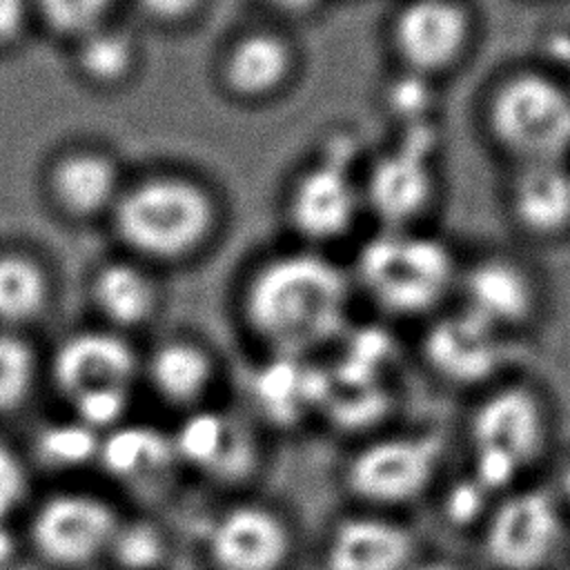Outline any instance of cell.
<instances>
[{"mask_svg":"<svg viewBox=\"0 0 570 570\" xmlns=\"http://www.w3.org/2000/svg\"><path fill=\"white\" fill-rule=\"evenodd\" d=\"M356 287L350 265L292 243L256 258L236 287L245 327L276 352L294 354L341 334Z\"/></svg>","mask_w":570,"mask_h":570,"instance_id":"cell-1","label":"cell"},{"mask_svg":"<svg viewBox=\"0 0 570 570\" xmlns=\"http://www.w3.org/2000/svg\"><path fill=\"white\" fill-rule=\"evenodd\" d=\"M223 220V198L209 180L180 167H154L127 176L105 225L122 254L160 272L205 256Z\"/></svg>","mask_w":570,"mask_h":570,"instance_id":"cell-2","label":"cell"},{"mask_svg":"<svg viewBox=\"0 0 570 570\" xmlns=\"http://www.w3.org/2000/svg\"><path fill=\"white\" fill-rule=\"evenodd\" d=\"M350 274L356 296L390 316L434 312L459 287L454 252L423 227H376L363 238Z\"/></svg>","mask_w":570,"mask_h":570,"instance_id":"cell-3","label":"cell"},{"mask_svg":"<svg viewBox=\"0 0 570 570\" xmlns=\"http://www.w3.org/2000/svg\"><path fill=\"white\" fill-rule=\"evenodd\" d=\"M485 122L517 165L568 160L570 87L541 71H519L490 94Z\"/></svg>","mask_w":570,"mask_h":570,"instance_id":"cell-4","label":"cell"},{"mask_svg":"<svg viewBox=\"0 0 570 570\" xmlns=\"http://www.w3.org/2000/svg\"><path fill=\"white\" fill-rule=\"evenodd\" d=\"M350 156L327 147L289 176L281 209L294 243L330 252L365 218L361 169Z\"/></svg>","mask_w":570,"mask_h":570,"instance_id":"cell-5","label":"cell"},{"mask_svg":"<svg viewBox=\"0 0 570 570\" xmlns=\"http://www.w3.org/2000/svg\"><path fill=\"white\" fill-rule=\"evenodd\" d=\"M301 49L287 27L263 22L234 31L216 53L218 91L243 107L283 98L301 73Z\"/></svg>","mask_w":570,"mask_h":570,"instance_id":"cell-6","label":"cell"},{"mask_svg":"<svg viewBox=\"0 0 570 570\" xmlns=\"http://www.w3.org/2000/svg\"><path fill=\"white\" fill-rule=\"evenodd\" d=\"M436 187L425 125L405 129L399 142L361 167L365 216L376 227H421V218L436 198Z\"/></svg>","mask_w":570,"mask_h":570,"instance_id":"cell-7","label":"cell"},{"mask_svg":"<svg viewBox=\"0 0 570 570\" xmlns=\"http://www.w3.org/2000/svg\"><path fill=\"white\" fill-rule=\"evenodd\" d=\"M472 31V16L461 0H401L385 27L399 71L425 80H434L461 62Z\"/></svg>","mask_w":570,"mask_h":570,"instance_id":"cell-8","label":"cell"},{"mask_svg":"<svg viewBox=\"0 0 570 570\" xmlns=\"http://www.w3.org/2000/svg\"><path fill=\"white\" fill-rule=\"evenodd\" d=\"M127 174L118 156L91 140L60 145L42 165V198L69 225L107 223Z\"/></svg>","mask_w":570,"mask_h":570,"instance_id":"cell-9","label":"cell"},{"mask_svg":"<svg viewBox=\"0 0 570 570\" xmlns=\"http://www.w3.org/2000/svg\"><path fill=\"white\" fill-rule=\"evenodd\" d=\"M85 294L100 325L120 334L149 325L165 305L160 272L122 252L91 267Z\"/></svg>","mask_w":570,"mask_h":570,"instance_id":"cell-10","label":"cell"},{"mask_svg":"<svg viewBox=\"0 0 570 570\" xmlns=\"http://www.w3.org/2000/svg\"><path fill=\"white\" fill-rule=\"evenodd\" d=\"M136 374V352L125 334L109 327H87L65 336L53 354V379L71 396L122 390Z\"/></svg>","mask_w":570,"mask_h":570,"instance_id":"cell-11","label":"cell"},{"mask_svg":"<svg viewBox=\"0 0 570 570\" xmlns=\"http://www.w3.org/2000/svg\"><path fill=\"white\" fill-rule=\"evenodd\" d=\"M559 541V517L550 499L523 492L508 499L488 530L490 557L512 570L534 568L548 559Z\"/></svg>","mask_w":570,"mask_h":570,"instance_id":"cell-12","label":"cell"},{"mask_svg":"<svg viewBox=\"0 0 570 570\" xmlns=\"http://www.w3.org/2000/svg\"><path fill=\"white\" fill-rule=\"evenodd\" d=\"M463 307L494 330L519 325L539 305V292L528 269L510 258L490 256L461 272Z\"/></svg>","mask_w":570,"mask_h":570,"instance_id":"cell-13","label":"cell"},{"mask_svg":"<svg viewBox=\"0 0 570 570\" xmlns=\"http://www.w3.org/2000/svg\"><path fill=\"white\" fill-rule=\"evenodd\" d=\"M116 523L107 505L89 497H56L36 517L33 537L45 557L80 563L111 541Z\"/></svg>","mask_w":570,"mask_h":570,"instance_id":"cell-14","label":"cell"},{"mask_svg":"<svg viewBox=\"0 0 570 570\" xmlns=\"http://www.w3.org/2000/svg\"><path fill=\"white\" fill-rule=\"evenodd\" d=\"M436 443L430 439L383 441L356 456L350 470L352 488L370 499L399 501L407 499L428 481Z\"/></svg>","mask_w":570,"mask_h":570,"instance_id":"cell-15","label":"cell"},{"mask_svg":"<svg viewBox=\"0 0 570 570\" xmlns=\"http://www.w3.org/2000/svg\"><path fill=\"white\" fill-rule=\"evenodd\" d=\"M67 47L73 78L96 94H116L129 87L145 60L138 33L118 18Z\"/></svg>","mask_w":570,"mask_h":570,"instance_id":"cell-16","label":"cell"},{"mask_svg":"<svg viewBox=\"0 0 570 570\" xmlns=\"http://www.w3.org/2000/svg\"><path fill=\"white\" fill-rule=\"evenodd\" d=\"M512 218L532 236H559L570 229V163L543 160L517 165L510 180Z\"/></svg>","mask_w":570,"mask_h":570,"instance_id":"cell-17","label":"cell"},{"mask_svg":"<svg viewBox=\"0 0 570 570\" xmlns=\"http://www.w3.org/2000/svg\"><path fill=\"white\" fill-rule=\"evenodd\" d=\"M499 330L461 307L439 318L425 338L430 363L448 379L479 381L501 361Z\"/></svg>","mask_w":570,"mask_h":570,"instance_id":"cell-18","label":"cell"},{"mask_svg":"<svg viewBox=\"0 0 570 570\" xmlns=\"http://www.w3.org/2000/svg\"><path fill=\"white\" fill-rule=\"evenodd\" d=\"M541 439V414L523 390H501L490 396L474 416L476 450L494 452L521 468Z\"/></svg>","mask_w":570,"mask_h":570,"instance_id":"cell-19","label":"cell"},{"mask_svg":"<svg viewBox=\"0 0 570 570\" xmlns=\"http://www.w3.org/2000/svg\"><path fill=\"white\" fill-rule=\"evenodd\" d=\"M283 525L258 508H236L212 532L214 559L225 570H272L285 554Z\"/></svg>","mask_w":570,"mask_h":570,"instance_id":"cell-20","label":"cell"},{"mask_svg":"<svg viewBox=\"0 0 570 570\" xmlns=\"http://www.w3.org/2000/svg\"><path fill=\"white\" fill-rule=\"evenodd\" d=\"M56 298L49 265L29 249L0 252V327L16 330L40 321Z\"/></svg>","mask_w":570,"mask_h":570,"instance_id":"cell-21","label":"cell"},{"mask_svg":"<svg viewBox=\"0 0 570 570\" xmlns=\"http://www.w3.org/2000/svg\"><path fill=\"white\" fill-rule=\"evenodd\" d=\"M410 537L385 521H345L330 548V570H399L410 557Z\"/></svg>","mask_w":570,"mask_h":570,"instance_id":"cell-22","label":"cell"},{"mask_svg":"<svg viewBox=\"0 0 570 570\" xmlns=\"http://www.w3.org/2000/svg\"><path fill=\"white\" fill-rule=\"evenodd\" d=\"M149 379L171 401L196 399L212 379V356L189 336H169L149 354Z\"/></svg>","mask_w":570,"mask_h":570,"instance_id":"cell-23","label":"cell"},{"mask_svg":"<svg viewBox=\"0 0 570 570\" xmlns=\"http://www.w3.org/2000/svg\"><path fill=\"white\" fill-rule=\"evenodd\" d=\"M120 0H33L36 24L71 45L80 36L116 20Z\"/></svg>","mask_w":570,"mask_h":570,"instance_id":"cell-24","label":"cell"},{"mask_svg":"<svg viewBox=\"0 0 570 570\" xmlns=\"http://www.w3.org/2000/svg\"><path fill=\"white\" fill-rule=\"evenodd\" d=\"M167 448L163 439L145 428L114 432L102 445V461L114 474H134L163 461Z\"/></svg>","mask_w":570,"mask_h":570,"instance_id":"cell-25","label":"cell"},{"mask_svg":"<svg viewBox=\"0 0 570 570\" xmlns=\"http://www.w3.org/2000/svg\"><path fill=\"white\" fill-rule=\"evenodd\" d=\"M36 354L31 345L11 330H0V410L18 405L33 379Z\"/></svg>","mask_w":570,"mask_h":570,"instance_id":"cell-26","label":"cell"},{"mask_svg":"<svg viewBox=\"0 0 570 570\" xmlns=\"http://www.w3.org/2000/svg\"><path fill=\"white\" fill-rule=\"evenodd\" d=\"M180 452L196 463H216L227 448V432L216 414H196L178 432Z\"/></svg>","mask_w":570,"mask_h":570,"instance_id":"cell-27","label":"cell"},{"mask_svg":"<svg viewBox=\"0 0 570 570\" xmlns=\"http://www.w3.org/2000/svg\"><path fill=\"white\" fill-rule=\"evenodd\" d=\"M42 452L56 463L69 465L89 459L96 452V436L85 423L51 428L42 436Z\"/></svg>","mask_w":570,"mask_h":570,"instance_id":"cell-28","label":"cell"},{"mask_svg":"<svg viewBox=\"0 0 570 570\" xmlns=\"http://www.w3.org/2000/svg\"><path fill=\"white\" fill-rule=\"evenodd\" d=\"M109 543L114 546L116 559L129 568H147L156 563L163 552L158 534L142 523L116 530Z\"/></svg>","mask_w":570,"mask_h":570,"instance_id":"cell-29","label":"cell"},{"mask_svg":"<svg viewBox=\"0 0 570 570\" xmlns=\"http://www.w3.org/2000/svg\"><path fill=\"white\" fill-rule=\"evenodd\" d=\"M209 0H131L134 9L158 29H185L196 22Z\"/></svg>","mask_w":570,"mask_h":570,"instance_id":"cell-30","label":"cell"},{"mask_svg":"<svg viewBox=\"0 0 570 570\" xmlns=\"http://www.w3.org/2000/svg\"><path fill=\"white\" fill-rule=\"evenodd\" d=\"M305 381L307 376L301 374L292 361H276L272 363L258 379V394L265 403H269L272 407H281L285 405L292 396H296V392H307L305 390Z\"/></svg>","mask_w":570,"mask_h":570,"instance_id":"cell-31","label":"cell"},{"mask_svg":"<svg viewBox=\"0 0 570 570\" xmlns=\"http://www.w3.org/2000/svg\"><path fill=\"white\" fill-rule=\"evenodd\" d=\"M127 392L122 390H100L85 396H78L73 403L87 428H102L114 423L125 410Z\"/></svg>","mask_w":570,"mask_h":570,"instance_id":"cell-32","label":"cell"},{"mask_svg":"<svg viewBox=\"0 0 570 570\" xmlns=\"http://www.w3.org/2000/svg\"><path fill=\"white\" fill-rule=\"evenodd\" d=\"M33 24V0H0V51L18 47Z\"/></svg>","mask_w":570,"mask_h":570,"instance_id":"cell-33","label":"cell"},{"mask_svg":"<svg viewBox=\"0 0 570 570\" xmlns=\"http://www.w3.org/2000/svg\"><path fill=\"white\" fill-rule=\"evenodd\" d=\"M256 2L272 18L269 22L287 27L292 22L301 24V22L316 20L318 16H323V11L332 0H256Z\"/></svg>","mask_w":570,"mask_h":570,"instance_id":"cell-34","label":"cell"},{"mask_svg":"<svg viewBox=\"0 0 570 570\" xmlns=\"http://www.w3.org/2000/svg\"><path fill=\"white\" fill-rule=\"evenodd\" d=\"M485 501V488L474 481H461L452 488L448 497V512L454 521H470L474 519Z\"/></svg>","mask_w":570,"mask_h":570,"instance_id":"cell-35","label":"cell"},{"mask_svg":"<svg viewBox=\"0 0 570 570\" xmlns=\"http://www.w3.org/2000/svg\"><path fill=\"white\" fill-rule=\"evenodd\" d=\"M22 470L18 461L0 448V517L7 514L22 494Z\"/></svg>","mask_w":570,"mask_h":570,"instance_id":"cell-36","label":"cell"},{"mask_svg":"<svg viewBox=\"0 0 570 570\" xmlns=\"http://www.w3.org/2000/svg\"><path fill=\"white\" fill-rule=\"evenodd\" d=\"M552 56L559 58L563 62V67L570 71V36H563L557 40L554 49H552Z\"/></svg>","mask_w":570,"mask_h":570,"instance_id":"cell-37","label":"cell"},{"mask_svg":"<svg viewBox=\"0 0 570 570\" xmlns=\"http://www.w3.org/2000/svg\"><path fill=\"white\" fill-rule=\"evenodd\" d=\"M419 570H454V568H450V566H445V563H430V566H423V568H419Z\"/></svg>","mask_w":570,"mask_h":570,"instance_id":"cell-38","label":"cell"},{"mask_svg":"<svg viewBox=\"0 0 570 570\" xmlns=\"http://www.w3.org/2000/svg\"><path fill=\"white\" fill-rule=\"evenodd\" d=\"M563 488H566V492L570 494V468H568L566 474H563Z\"/></svg>","mask_w":570,"mask_h":570,"instance_id":"cell-39","label":"cell"}]
</instances>
